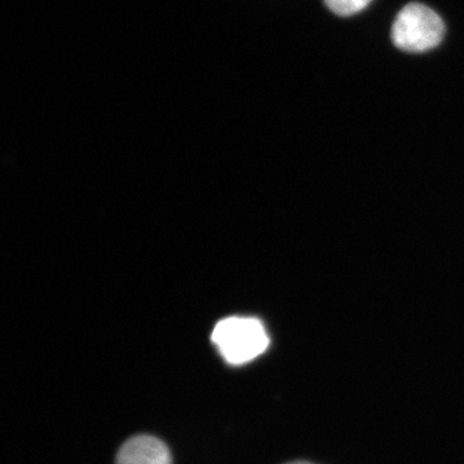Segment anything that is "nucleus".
Here are the masks:
<instances>
[{"instance_id":"f257e3e1","label":"nucleus","mask_w":464,"mask_h":464,"mask_svg":"<svg viewBox=\"0 0 464 464\" xmlns=\"http://www.w3.org/2000/svg\"><path fill=\"white\" fill-rule=\"evenodd\" d=\"M212 342L225 362L235 366L252 362L270 346L264 324L255 317L221 320L213 329Z\"/></svg>"},{"instance_id":"f03ea898","label":"nucleus","mask_w":464,"mask_h":464,"mask_svg":"<svg viewBox=\"0 0 464 464\" xmlns=\"http://www.w3.org/2000/svg\"><path fill=\"white\" fill-rule=\"evenodd\" d=\"M445 35V24L433 9L411 3L399 12L391 30V39L399 50L423 53L438 47Z\"/></svg>"},{"instance_id":"7ed1b4c3","label":"nucleus","mask_w":464,"mask_h":464,"mask_svg":"<svg viewBox=\"0 0 464 464\" xmlns=\"http://www.w3.org/2000/svg\"><path fill=\"white\" fill-rule=\"evenodd\" d=\"M172 454L161 440L137 435L121 445L115 464H172Z\"/></svg>"},{"instance_id":"20e7f679","label":"nucleus","mask_w":464,"mask_h":464,"mask_svg":"<svg viewBox=\"0 0 464 464\" xmlns=\"http://www.w3.org/2000/svg\"><path fill=\"white\" fill-rule=\"evenodd\" d=\"M324 3L333 14L341 17H350L364 11L372 0H324Z\"/></svg>"},{"instance_id":"39448f33","label":"nucleus","mask_w":464,"mask_h":464,"mask_svg":"<svg viewBox=\"0 0 464 464\" xmlns=\"http://www.w3.org/2000/svg\"><path fill=\"white\" fill-rule=\"evenodd\" d=\"M285 464H314V463L304 462V460H295V462H290V463H285Z\"/></svg>"}]
</instances>
